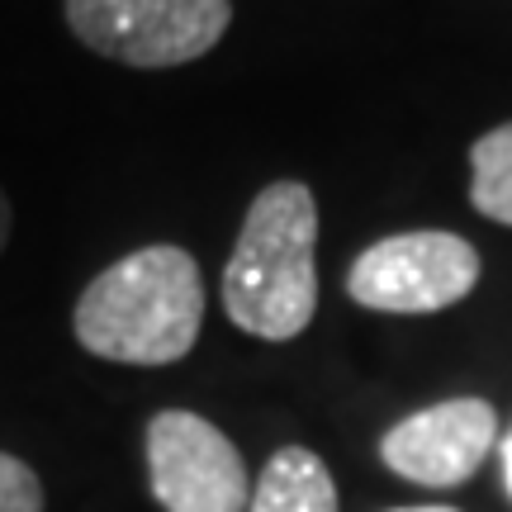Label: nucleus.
<instances>
[{
	"label": "nucleus",
	"instance_id": "39448f33",
	"mask_svg": "<svg viewBox=\"0 0 512 512\" xmlns=\"http://www.w3.org/2000/svg\"><path fill=\"white\" fill-rule=\"evenodd\" d=\"M147 484L166 512H247V465L219 427L190 408L147 422Z\"/></svg>",
	"mask_w": 512,
	"mask_h": 512
},
{
	"label": "nucleus",
	"instance_id": "f03ea898",
	"mask_svg": "<svg viewBox=\"0 0 512 512\" xmlns=\"http://www.w3.org/2000/svg\"><path fill=\"white\" fill-rule=\"evenodd\" d=\"M318 200L304 181H271L223 266L228 323L261 342H294L318 313Z\"/></svg>",
	"mask_w": 512,
	"mask_h": 512
},
{
	"label": "nucleus",
	"instance_id": "9b49d317",
	"mask_svg": "<svg viewBox=\"0 0 512 512\" xmlns=\"http://www.w3.org/2000/svg\"><path fill=\"white\" fill-rule=\"evenodd\" d=\"M503 484H508V494H512V432L503 441Z\"/></svg>",
	"mask_w": 512,
	"mask_h": 512
},
{
	"label": "nucleus",
	"instance_id": "f8f14e48",
	"mask_svg": "<svg viewBox=\"0 0 512 512\" xmlns=\"http://www.w3.org/2000/svg\"><path fill=\"white\" fill-rule=\"evenodd\" d=\"M389 512H460V508H441V503H427V508H389Z\"/></svg>",
	"mask_w": 512,
	"mask_h": 512
},
{
	"label": "nucleus",
	"instance_id": "9d476101",
	"mask_svg": "<svg viewBox=\"0 0 512 512\" xmlns=\"http://www.w3.org/2000/svg\"><path fill=\"white\" fill-rule=\"evenodd\" d=\"M10 228H15V209H10V195L0 190V252H5V242H10Z\"/></svg>",
	"mask_w": 512,
	"mask_h": 512
},
{
	"label": "nucleus",
	"instance_id": "6e6552de",
	"mask_svg": "<svg viewBox=\"0 0 512 512\" xmlns=\"http://www.w3.org/2000/svg\"><path fill=\"white\" fill-rule=\"evenodd\" d=\"M470 204L475 214L512 228V119L470 143Z\"/></svg>",
	"mask_w": 512,
	"mask_h": 512
},
{
	"label": "nucleus",
	"instance_id": "7ed1b4c3",
	"mask_svg": "<svg viewBox=\"0 0 512 512\" xmlns=\"http://www.w3.org/2000/svg\"><path fill=\"white\" fill-rule=\"evenodd\" d=\"M67 24L91 53L162 72L204 57L233 24V0H67Z\"/></svg>",
	"mask_w": 512,
	"mask_h": 512
},
{
	"label": "nucleus",
	"instance_id": "f257e3e1",
	"mask_svg": "<svg viewBox=\"0 0 512 512\" xmlns=\"http://www.w3.org/2000/svg\"><path fill=\"white\" fill-rule=\"evenodd\" d=\"M204 328V275L200 261L152 242L119 256L81 290L72 313L76 342L114 366H176Z\"/></svg>",
	"mask_w": 512,
	"mask_h": 512
},
{
	"label": "nucleus",
	"instance_id": "0eeeda50",
	"mask_svg": "<svg viewBox=\"0 0 512 512\" xmlns=\"http://www.w3.org/2000/svg\"><path fill=\"white\" fill-rule=\"evenodd\" d=\"M247 512H337L332 470L309 446H280L256 475Z\"/></svg>",
	"mask_w": 512,
	"mask_h": 512
},
{
	"label": "nucleus",
	"instance_id": "20e7f679",
	"mask_svg": "<svg viewBox=\"0 0 512 512\" xmlns=\"http://www.w3.org/2000/svg\"><path fill=\"white\" fill-rule=\"evenodd\" d=\"M479 252L460 233L418 228L370 242L351 261L347 294L375 313H441L479 285Z\"/></svg>",
	"mask_w": 512,
	"mask_h": 512
},
{
	"label": "nucleus",
	"instance_id": "423d86ee",
	"mask_svg": "<svg viewBox=\"0 0 512 512\" xmlns=\"http://www.w3.org/2000/svg\"><path fill=\"white\" fill-rule=\"evenodd\" d=\"M498 441V413L484 399H446L394 422L380 441V460L408 484L456 489L475 475Z\"/></svg>",
	"mask_w": 512,
	"mask_h": 512
},
{
	"label": "nucleus",
	"instance_id": "1a4fd4ad",
	"mask_svg": "<svg viewBox=\"0 0 512 512\" xmlns=\"http://www.w3.org/2000/svg\"><path fill=\"white\" fill-rule=\"evenodd\" d=\"M0 512H43V479L10 451H0Z\"/></svg>",
	"mask_w": 512,
	"mask_h": 512
}]
</instances>
